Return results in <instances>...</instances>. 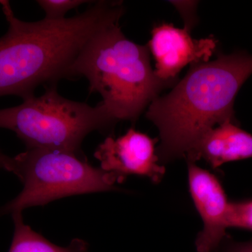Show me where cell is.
<instances>
[{
  "mask_svg": "<svg viewBox=\"0 0 252 252\" xmlns=\"http://www.w3.org/2000/svg\"><path fill=\"white\" fill-rule=\"evenodd\" d=\"M9 29L0 38V97L23 99L36 88L69 77V68L91 38L122 17V1H99L82 14L59 21L25 22L15 16L8 1H0Z\"/></svg>",
  "mask_w": 252,
  "mask_h": 252,
  "instance_id": "1",
  "label": "cell"
},
{
  "mask_svg": "<svg viewBox=\"0 0 252 252\" xmlns=\"http://www.w3.org/2000/svg\"><path fill=\"white\" fill-rule=\"evenodd\" d=\"M252 74V54H220L214 61L191 64L168 94L154 99L146 117L160 134V163L185 158L208 131L235 123V97Z\"/></svg>",
  "mask_w": 252,
  "mask_h": 252,
  "instance_id": "2",
  "label": "cell"
},
{
  "mask_svg": "<svg viewBox=\"0 0 252 252\" xmlns=\"http://www.w3.org/2000/svg\"><path fill=\"white\" fill-rule=\"evenodd\" d=\"M114 20L86 43L72 65L69 77L83 76L91 93H98L100 103L114 124L135 122L162 90L175 84L162 81L151 66L148 46L127 39Z\"/></svg>",
  "mask_w": 252,
  "mask_h": 252,
  "instance_id": "3",
  "label": "cell"
},
{
  "mask_svg": "<svg viewBox=\"0 0 252 252\" xmlns=\"http://www.w3.org/2000/svg\"><path fill=\"white\" fill-rule=\"evenodd\" d=\"M78 154L45 149H27L14 157L5 155L3 169L23 185L14 200L0 207V217L23 212L70 195L117 190L115 175L94 167Z\"/></svg>",
  "mask_w": 252,
  "mask_h": 252,
  "instance_id": "4",
  "label": "cell"
},
{
  "mask_svg": "<svg viewBox=\"0 0 252 252\" xmlns=\"http://www.w3.org/2000/svg\"><path fill=\"white\" fill-rule=\"evenodd\" d=\"M114 125L101 103L91 107L64 98L50 85L39 97L0 109V127L12 130L27 149H45L78 154L84 138L94 130Z\"/></svg>",
  "mask_w": 252,
  "mask_h": 252,
  "instance_id": "5",
  "label": "cell"
},
{
  "mask_svg": "<svg viewBox=\"0 0 252 252\" xmlns=\"http://www.w3.org/2000/svg\"><path fill=\"white\" fill-rule=\"evenodd\" d=\"M158 142V138L130 128L118 138L107 137L96 149L94 157L100 162V168L115 175L119 183L131 175L144 176L159 183L165 168L156 151Z\"/></svg>",
  "mask_w": 252,
  "mask_h": 252,
  "instance_id": "6",
  "label": "cell"
},
{
  "mask_svg": "<svg viewBox=\"0 0 252 252\" xmlns=\"http://www.w3.org/2000/svg\"><path fill=\"white\" fill-rule=\"evenodd\" d=\"M217 46L214 36L195 39L185 28L167 23L158 25L152 30L148 45L155 60L154 74L162 81H175L187 64L210 61Z\"/></svg>",
  "mask_w": 252,
  "mask_h": 252,
  "instance_id": "7",
  "label": "cell"
},
{
  "mask_svg": "<svg viewBox=\"0 0 252 252\" xmlns=\"http://www.w3.org/2000/svg\"><path fill=\"white\" fill-rule=\"evenodd\" d=\"M188 162L190 195L203 222L197 236V252H217L226 238V215L230 202L220 181L207 170Z\"/></svg>",
  "mask_w": 252,
  "mask_h": 252,
  "instance_id": "8",
  "label": "cell"
},
{
  "mask_svg": "<svg viewBox=\"0 0 252 252\" xmlns=\"http://www.w3.org/2000/svg\"><path fill=\"white\" fill-rule=\"evenodd\" d=\"M187 162L203 159L212 168L252 158V135L227 122L208 131L186 156Z\"/></svg>",
  "mask_w": 252,
  "mask_h": 252,
  "instance_id": "9",
  "label": "cell"
},
{
  "mask_svg": "<svg viewBox=\"0 0 252 252\" xmlns=\"http://www.w3.org/2000/svg\"><path fill=\"white\" fill-rule=\"evenodd\" d=\"M14 233L9 252H89L84 240L74 239L67 247H60L32 229L23 220L22 212L13 214Z\"/></svg>",
  "mask_w": 252,
  "mask_h": 252,
  "instance_id": "10",
  "label": "cell"
},
{
  "mask_svg": "<svg viewBox=\"0 0 252 252\" xmlns=\"http://www.w3.org/2000/svg\"><path fill=\"white\" fill-rule=\"evenodd\" d=\"M226 225L228 228L252 230V200L230 202Z\"/></svg>",
  "mask_w": 252,
  "mask_h": 252,
  "instance_id": "11",
  "label": "cell"
},
{
  "mask_svg": "<svg viewBox=\"0 0 252 252\" xmlns=\"http://www.w3.org/2000/svg\"><path fill=\"white\" fill-rule=\"evenodd\" d=\"M89 1L82 0H39L38 4L45 12L46 19L51 21H59L64 19V15L69 10L74 9L77 6Z\"/></svg>",
  "mask_w": 252,
  "mask_h": 252,
  "instance_id": "12",
  "label": "cell"
},
{
  "mask_svg": "<svg viewBox=\"0 0 252 252\" xmlns=\"http://www.w3.org/2000/svg\"><path fill=\"white\" fill-rule=\"evenodd\" d=\"M217 252H252V241H235L227 235Z\"/></svg>",
  "mask_w": 252,
  "mask_h": 252,
  "instance_id": "13",
  "label": "cell"
},
{
  "mask_svg": "<svg viewBox=\"0 0 252 252\" xmlns=\"http://www.w3.org/2000/svg\"><path fill=\"white\" fill-rule=\"evenodd\" d=\"M5 155L0 152V169H3L4 167V159Z\"/></svg>",
  "mask_w": 252,
  "mask_h": 252,
  "instance_id": "14",
  "label": "cell"
}]
</instances>
